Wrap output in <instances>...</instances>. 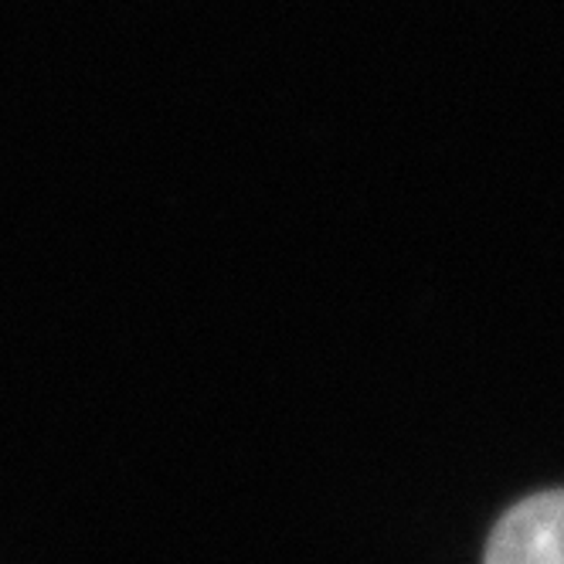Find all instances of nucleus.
<instances>
[{
	"instance_id": "f257e3e1",
	"label": "nucleus",
	"mask_w": 564,
	"mask_h": 564,
	"mask_svg": "<svg viewBox=\"0 0 564 564\" xmlns=\"http://www.w3.org/2000/svg\"><path fill=\"white\" fill-rule=\"evenodd\" d=\"M482 564H564V490L528 497L507 510Z\"/></svg>"
}]
</instances>
